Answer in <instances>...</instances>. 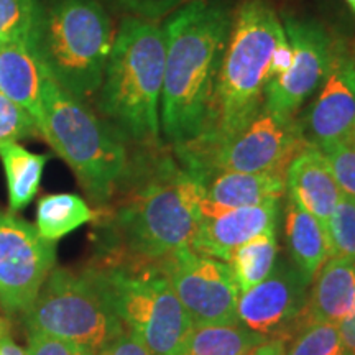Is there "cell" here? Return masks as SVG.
Instances as JSON below:
<instances>
[{
  "mask_svg": "<svg viewBox=\"0 0 355 355\" xmlns=\"http://www.w3.org/2000/svg\"><path fill=\"white\" fill-rule=\"evenodd\" d=\"M309 285L295 265L285 260L277 261L263 282L241 293L239 324L268 339H290L301 327Z\"/></svg>",
  "mask_w": 355,
  "mask_h": 355,
  "instance_id": "13",
  "label": "cell"
},
{
  "mask_svg": "<svg viewBox=\"0 0 355 355\" xmlns=\"http://www.w3.org/2000/svg\"><path fill=\"white\" fill-rule=\"evenodd\" d=\"M331 257L355 260V199L340 194L327 224Z\"/></svg>",
  "mask_w": 355,
  "mask_h": 355,
  "instance_id": "27",
  "label": "cell"
},
{
  "mask_svg": "<svg viewBox=\"0 0 355 355\" xmlns=\"http://www.w3.org/2000/svg\"><path fill=\"white\" fill-rule=\"evenodd\" d=\"M286 340L283 339H268L260 344L250 355H285Z\"/></svg>",
  "mask_w": 355,
  "mask_h": 355,
  "instance_id": "35",
  "label": "cell"
},
{
  "mask_svg": "<svg viewBox=\"0 0 355 355\" xmlns=\"http://www.w3.org/2000/svg\"><path fill=\"white\" fill-rule=\"evenodd\" d=\"M43 79L44 71L30 38L0 46V92L32 115L37 125L42 117Z\"/></svg>",
  "mask_w": 355,
  "mask_h": 355,
  "instance_id": "19",
  "label": "cell"
},
{
  "mask_svg": "<svg viewBox=\"0 0 355 355\" xmlns=\"http://www.w3.org/2000/svg\"><path fill=\"white\" fill-rule=\"evenodd\" d=\"M25 352L26 355H94L91 349L83 345L37 332L28 334V347Z\"/></svg>",
  "mask_w": 355,
  "mask_h": 355,
  "instance_id": "31",
  "label": "cell"
},
{
  "mask_svg": "<svg viewBox=\"0 0 355 355\" xmlns=\"http://www.w3.org/2000/svg\"><path fill=\"white\" fill-rule=\"evenodd\" d=\"M298 119H283L261 107L243 130L209 155L191 176L204 184L212 175L235 173H282L306 148Z\"/></svg>",
  "mask_w": 355,
  "mask_h": 355,
  "instance_id": "9",
  "label": "cell"
},
{
  "mask_svg": "<svg viewBox=\"0 0 355 355\" xmlns=\"http://www.w3.org/2000/svg\"><path fill=\"white\" fill-rule=\"evenodd\" d=\"M283 196L286 178L282 173H216L202 184L201 216L214 217L239 207L279 201Z\"/></svg>",
  "mask_w": 355,
  "mask_h": 355,
  "instance_id": "16",
  "label": "cell"
},
{
  "mask_svg": "<svg viewBox=\"0 0 355 355\" xmlns=\"http://www.w3.org/2000/svg\"><path fill=\"white\" fill-rule=\"evenodd\" d=\"M40 0H0V46L28 40Z\"/></svg>",
  "mask_w": 355,
  "mask_h": 355,
  "instance_id": "26",
  "label": "cell"
},
{
  "mask_svg": "<svg viewBox=\"0 0 355 355\" xmlns=\"http://www.w3.org/2000/svg\"><path fill=\"white\" fill-rule=\"evenodd\" d=\"M94 355H153L148 347L132 332L123 331L121 336L105 344Z\"/></svg>",
  "mask_w": 355,
  "mask_h": 355,
  "instance_id": "32",
  "label": "cell"
},
{
  "mask_svg": "<svg viewBox=\"0 0 355 355\" xmlns=\"http://www.w3.org/2000/svg\"><path fill=\"white\" fill-rule=\"evenodd\" d=\"M158 265L194 326L239 322L241 290L229 263L186 247L159 260Z\"/></svg>",
  "mask_w": 355,
  "mask_h": 355,
  "instance_id": "11",
  "label": "cell"
},
{
  "mask_svg": "<svg viewBox=\"0 0 355 355\" xmlns=\"http://www.w3.org/2000/svg\"><path fill=\"white\" fill-rule=\"evenodd\" d=\"M104 7L132 19L155 21L165 19L193 0H101Z\"/></svg>",
  "mask_w": 355,
  "mask_h": 355,
  "instance_id": "29",
  "label": "cell"
},
{
  "mask_svg": "<svg viewBox=\"0 0 355 355\" xmlns=\"http://www.w3.org/2000/svg\"><path fill=\"white\" fill-rule=\"evenodd\" d=\"M278 261L277 229L257 235L234 252L227 261L241 293L263 282Z\"/></svg>",
  "mask_w": 355,
  "mask_h": 355,
  "instance_id": "24",
  "label": "cell"
},
{
  "mask_svg": "<svg viewBox=\"0 0 355 355\" xmlns=\"http://www.w3.org/2000/svg\"><path fill=\"white\" fill-rule=\"evenodd\" d=\"M296 119L308 145L322 148L349 139L355 125V56L344 38H336L329 73L319 96Z\"/></svg>",
  "mask_w": 355,
  "mask_h": 355,
  "instance_id": "14",
  "label": "cell"
},
{
  "mask_svg": "<svg viewBox=\"0 0 355 355\" xmlns=\"http://www.w3.org/2000/svg\"><path fill=\"white\" fill-rule=\"evenodd\" d=\"M56 266V242L13 212L0 211V304L24 314Z\"/></svg>",
  "mask_w": 355,
  "mask_h": 355,
  "instance_id": "12",
  "label": "cell"
},
{
  "mask_svg": "<svg viewBox=\"0 0 355 355\" xmlns=\"http://www.w3.org/2000/svg\"><path fill=\"white\" fill-rule=\"evenodd\" d=\"M114 37L101 0H40L30 43L44 74L89 102L101 87Z\"/></svg>",
  "mask_w": 355,
  "mask_h": 355,
  "instance_id": "6",
  "label": "cell"
},
{
  "mask_svg": "<svg viewBox=\"0 0 355 355\" xmlns=\"http://www.w3.org/2000/svg\"><path fill=\"white\" fill-rule=\"evenodd\" d=\"M122 322L153 355H180L194 327L157 263L107 259L84 270Z\"/></svg>",
  "mask_w": 355,
  "mask_h": 355,
  "instance_id": "7",
  "label": "cell"
},
{
  "mask_svg": "<svg viewBox=\"0 0 355 355\" xmlns=\"http://www.w3.org/2000/svg\"><path fill=\"white\" fill-rule=\"evenodd\" d=\"M329 162L332 175L343 194L355 199V146L347 140L332 141L319 148Z\"/></svg>",
  "mask_w": 355,
  "mask_h": 355,
  "instance_id": "30",
  "label": "cell"
},
{
  "mask_svg": "<svg viewBox=\"0 0 355 355\" xmlns=\"http://www.w3.org/2000/svg\"><path fill=\"white\" fill-rule=\"evenodd\" d=\"M340 337H343V343L347 355H355V306L352 313L339 324Z\"/></svg>",
  "mask_w": 355,
  "mask_h": 355,
  "instance_id": "34",
  "label": "cell"
},
{
  "mask_svg": "<svg viewBox=\"0 0 355 355\" xmlns=\"http://www.w3.org/2000/svg\"><path fill=\"white\" fill-rule=\"evenodd\" d=\"M48 158V155L28 152L19 141L0 145V162L6 171L12 212L24 209L37 196Z\"/></svg>",
  "mask_w": 355,
  "mask_h": 355,
  "instance_id": "21",
  "label": "cell"
},
{
  "mask_svg": "<svg viewBox=\"0 0 355 355\" xmlns=\"http://www.w3.org/2000/svg\"><path fill=\"white\" fill-rule=\"evenodd\" d=\"M35 119L0 92V145L38 137Z\"/></svg>",
  "mask_w": 355,
  "mask_h": 355,
  "instance_id": "28",
  "label": "cell"
},
{
  "mask_svg": "<svg viewBox=\"0 0 355 355\" xmlns=\"http://www.w3.org/2000/svg\"><path fill=\"white\" fill-rule=\"evenodd\" d=\"M165 58L162 26L132 17L121 21L96 94V107L132 146L163 144L159 102Z\"/></svg>",
  "mask_w": 355,
  "mask_h": 355,
  "instance_id": "4",
  "label": "cell"
},
{
  "mask_svg": "<svg viewBox=\"0 0 355 355\" xmlns=\"http://www.w3.org/2000/svg\"><path fill=\"white\" fill-rule=\"evenodd\" d=\"M286 196L321 222L327 234L331 214L343 191L331 165L318 146H306L286 168Z\"/></svg>",
  "mask_w": 355,
  "mask_h": 355,
  "instance_id": "17",
  "label": "cell"
},
{
  "mask_svg": "<svg viewBox=\"0 0 355 355\" xmlns=\"http://www.w3.org/2000/svg\"><path fill=\"white\" fill-rule=\"evenodd\" d=\"M279 201L239 207L214 217H202L191 242V250L227 261L239 247L266 230L277 229Z\"/></svg>",
  "mask_w": 355,
  "mask_h": 355,
  "instance_id": "15",
  "label": "cell"
},
{
  "mask_svg": "<svg viewBox=\"0 0 355 355\" xmlns=\"http://www.w3.org/2000/svg\"><path fill=\"white\" fill-rule=\"evenodd\" d=\"M313 282L314 286L309 291L301 316V327L311 322H331L339 326L355 306V260L331 257Z\"/></svg>",
  "mask_w": 355,
  "mask_h": 355,
  "instance_id": "18",
  "label": "cell"
},
{
  "mask_svg": "<svg viewBox=\"0 0 355 355\" xmlns=\"http://www.w3.org/2000/svg\"><path fill=\"white\" fill-rule=\"evenodd\" d=\"M350 46H352V51H354V56H355V43L350 44Z\"/></svg>",
  "mask_w": 355,
  "mask_h": 355,
  "instance_id": "40",
  "label": "cell"
},
{
  "mask_svg": "<svg viewBox=\"0 0 355 355\" xmlns=\"http://www.w3.org/2000/svg\"><path fill=\"white\" fill-rule=\"evenodd\" d=\"M97 219V212L81 196L58 193L43 196L37 206V227L43 239L58 242L87 222Z\"/></svg>",
  "mask_w": 355,
  "mask_h": 355,
  "instance_id": "23",
  "label": "cell"
},
{
  "mask_svg": "<svg viewBox=\"0 0 355 355\" xmlns=\"http://www.w3.org/2000/svg\"><path fill=\"white\" fill-rule=\"evenodd\" d=\"M232 20L234 10L224 2L193 0L165 21L159 122L173 150L193 144L201 135Z\"/></svg>",
  "mask_w": 355,
  "mask_h": 355,
  "instance_id": "3",
  "label": "cell"
},
{
  "mask_svg": "<svg viewBox=\"0 0 355 355\" xmlns=\"http://www.w3.org/2000/svg\"><path fill=\"white\" fill-rule=\"evenodd\" d=\"M10 334V324H8L7 319L0 318V337Z\"/></svg>",
  "mask_w": 355,
  "mask_h": 355,
  "instance_id": "37",
  "label": "cell"
},
{
  "mask_svg": "<svg viewBox=\"0 0 355 355\" xmlns=\"http://www.w3.org/2000/svg\"><path fill=\"white\" fill-rule=\"evenodd\" d=\"M24 319L28 334L58 337L94 354L125 331L86 272L58 266L48 275Z\"/></svg>",
  "mask_w": 355,
  "mask_h": 355,
  "instance_id": "8",
  "label": "cell"
},
{
  "mask_svg": "<svg viewBox=\"0 0 355 355\" xmlns=\"http://www.w3.org/2000/svg\"><path fill=\"white\" fill-rule=\"evenodd\" d=\"M38 130L68 163L89 201L105 209L130 173L132 145L87 102L68 94L46 74Z\"/></svg>",
  "mask_w": 355,
  "mask_h": 355,
  "instance_id": "5",
  "label": "cell"
},
{
  "mask_svg": "<svg viewBox=\"0 0 355 355\" xmlns=\"http://www.w3.org/2000/svg\"><path fill=\"white\" fill-rule=\"evenodd\" d=\"M285 235L293 265L313 283L321 266L331 259L329 239L321 222L291 198L285 207Z\"/></svg>",
  "mask_w": 355,
  "mask_h": 355,
  "instance_id": "20",
  "label": "cell"
},
{
  "mask_svg": "<svg viewBox=\"0 0 355 355\" xmlns=\"http://www.w3.org/2000/svg\"><path fill=\"white\" fill-rule=\"evenodd\" d=\"M283 30L293 50V61L285 73L266 87L263 107L283 119L296 114L321 89L329 73L336 37L314 19L283 13Z\"/></svg>",
  "mask_w": 355,
  "mask_h": 355,
  "instance_id": "10",
  "label": "cell"
},
{
  "mask_svg": "<svg viewBox=\"0 0 355 355\" xmlns=\"http://www.w3.org/2000/svg\"><path fill=\"white\" fill-rule=\"evenodd\" d=\"M291 339L285 355H347L337 324L311 322Z\"/></svg>",
  "mask_w": 355,
  "mask_h": 355,
  "instance_id": "25",
  "label": "cell"
},
{
  "mask_svg": "<svg viewBox=\"0 0 355 355\" xmlns=\"http://www.w3.org/2000/svg\"><path fill=\"white\" fill-rule=\"evenodd\" d=\"M345 2H347L349 6H350V8H352V10L355 12V0H345Z\"/></svg>",
  "mask_w": 355,
  "mask_h": 355,
  "instance_id": "39",
  "label": "cell"
},
{
  "mask_svg": "<svg viewBox=\"0 0 355 355\" xmlns=\"http://www.w3.org/2000/svg\"><path fill=\"white\" fill-rule=\"evenodd\" d=\"M0 355H26V352L20 345L15 344V340H12L10 334L0 337Z\"/></svg>",
  "mask_w": 355,
  "mask_h": 355,
  "instance_id": "36",
  "label": "cell"
},
{
  "mask_svg": "<svg viewBox=\"0 0 355 355\" xmlns=\"http://www.w3.org/2000/svg\"><path fill=\"white\" fill-rule=\"evenodd\" d=\"M282 37L283 24L266 0H243L234 12L201 135L183 148H171L186 171L193 173L239 135L263 107L272 55Z\"/></svg>",
  "mask_w": 355,
  "mask_h": 355,
  "instance_id": "2",
  "label": "cell"
},
{
  "mask_svg": "<svg viewBox=\"0 0 355 355\" xmlns=\"http://www.w3.org/2000/svg\"><path fill=\"white\" fill-rule=\"evenodd\" d=\"M266 340L239 322L194 326L180 355H250Z\"/></svg>",
  "mask_w": 355,
  "mask_h": 355,
  "instance_id": "22",
  "label": "cell"
},
{
  "mask_svg": "<svg viewBox=\"0 0 355 355\" xmlns=\"http://www.w3.org/2000/svg\"><path fill=\"white\" fill-rule=\"evenodd\" d=\"M347 141H349V144H352V145L355 146V125H354V128H352V132H350Z\"/></svg>",
  "mask_w": 355,
  "mask_h": 355,
  "instance_id": "38",
  "label": "cell"
},
{
  "mask_svg": "<svg viewBox=\"0 0 355 355\" xmlns=\"http://www.w3.org/2000/svg\"><path fill=\"white\" fill-rule=\"evenodd\" d=\"M293 61V50L291 44L288 42L286 35L278 40L277 46H275V51L272 55V63H270V79L279 76L285 71L290 68Z\"/></svg>",
  "mask_w": 355,
  "mask_h": 355,
  "instance_id": "33",
  "label": "cell"
},
{
  "mask_svg": "<svg viewBox=\"0 0 355 355\" xmlns=\"http://www.w3.org/2000/svg\"><path fill=\"white\" fill-rule=\"evenodd\" d=\"M201 198L202 184L178 162L171 146H135L130 173L107 206L109 259L157 263L191 247L202 219Z\"/></svg>",
  "mask_w": 355,
  "mask_h": 355,
  "instance_id": "1",
  "label": "cell"
}]
</instances>
